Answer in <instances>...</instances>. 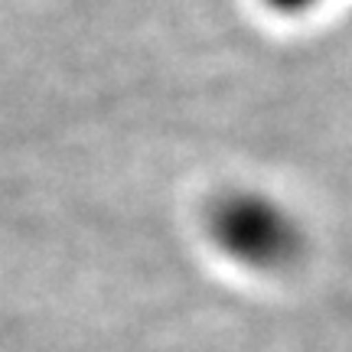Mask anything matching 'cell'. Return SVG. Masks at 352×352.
<instances>
[{
  "label": "cell",
  "instance_id": "cell-1",
  "mask_svg": "<svg viewBox=\"0 0 352 352\" xmlns=\"http://www.w3.org/2000/svg\"><path fill=\"white\" fill-rule=\"evenodd\" d=\"M209 235L219 252L252 271H284L307 248L300 219L267 192L235 189L209 212Z\"/></svg>",
  "mask_w": 352,
  "mask_h": 352
},
{
  "label": "cell",
  "instance_id": "cell-2",
  "mask_svg": "<svg viewBox=\"0 0 352 352\" xmlns=\"http://www.w3.org/2000/svg\"><path fill=\"white\" fill-rule=\"evenodd\" d=\"M274 10H280V13H303V10H310V7H316L320 0H267Z\"/></svg>",
  "mask_w": 352,
  "mask_h": 352
}]
</instances>
